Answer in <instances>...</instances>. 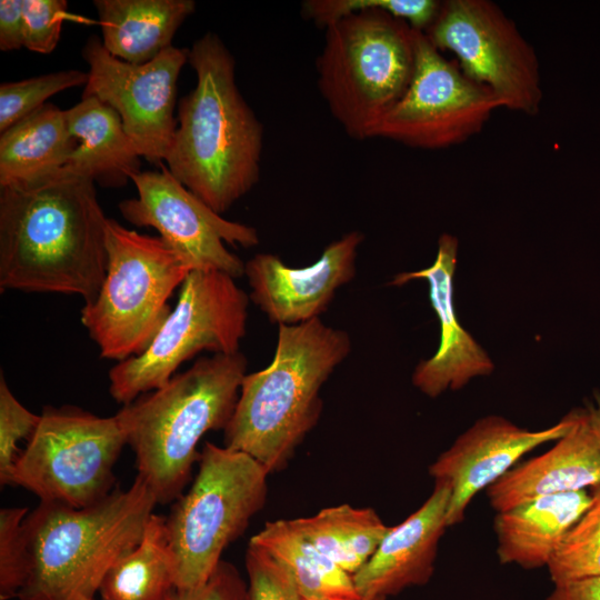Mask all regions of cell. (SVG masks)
I'll return each instance as SVG.
<instances>
[{
	"label": "cell",
	"instance_id": "44dd1931",
	"mask_svg": "<svg viewBox=\"0 0 600 600\" xmlns=\"http://www.w3.org/2000/svg\"><path fill=\"white\" fill-rule=\"evenodd\" d=\"M66 118L77 142L66 169L104 187L124 186L140 172V154L111 107L87 97L66 110Z\"/></svg>",
	"mask_w": 600,
	"mask_h": 600
},
{
	"label": "cell",
	"instance_id": "836d02e7",
	"mask_svg": "<svg viewBox=\"0 0 600 600\" xmlns=\"http://www.w3.org/2000/svg\"><path fill=\"white\" fill-rule=\"evenodd\" d=\"M23 47V0L0 1V50Z\"/></svg>",
	"mask_w": 600,
	"mask_h": 600
},
{
	"label": "cell",
	"instance_id": "4dcf8cb0",
	"mask_svg": "<svg viewBox=\"0 0 600 600\" xmlns=\"http://www.w3.org/2000/svg\"><path fill=\"white\" fill-rule=\"evenodd\" d=\"M244 564L249 600H302L291 573L267 550L249 542Z\"/></svg>",
	"mask_w": 600,
	"mask_h": 600
},
{
	"label": "cell",
	"instance_id": "ffe728a7",
	"mask_svg": "<svg viewBox=\"0 0 600 600\" xmlns=\"http://www.w3.org/2000/svg\"><path fill=\"white\" fill-rule=\"evenodd\" d=\"M591 502L586 490L540 497L497 512L493 529L500 563L548 566L567 532Z\"/></svg>",
	"mask_w": 600,
	"mask_h": 600
},
{
	"label": "cell",
	"instance_id": "6da1fadb",
	"mask_svg": "<svg viewBox=\"0 0 600 600\" xmlns=\"http://www.w3.org/2000/svg\"><path fill=\"white\" fill-rule=\"evenodd\" d=\"M107 217L94 181L64 167L0 187V289L93 301L108 268Z\"/></svg>",
	"mask_w": 600,
	"mask_h": 600
},
{
	"label": "cell",
	"instance_id": "4fadbf2b",
	"mask_svg": "<svg viewBox=\"0 0 600 600\" xmlns=\"http://www.w3.org/2000/svg\"><path fill=\"white\" fill-rule=\"evenodd\" d=\"M140 171L131 177L138 196L122 200L121 216L136 227H151L190 270H213L232 278L244 274V262L224 243L252 248L253 227L229 221L189 191L168 170Z\"/></svg>",
	"mask_w": 600,
	"mask_h": 600
},
{
	"label": "cell",
	"instance_id": "2e32d148",
	"mask_svg": "<svg viewBox=\"0 0 600 600\" xmlns=\"http://www.w3.org/2000/svg\"><path fill=\"white\" fill-rule=\"evenodd\" d=\"M363 238L350 231L329 243L316 262L301 268L287 266L276 254L258 253L244 264L250 300L278 326L320 318L338 289L354 278Z\"/></svg>",
	"mask_w": 600,
	"mask_h": 600
},
{
	"label": "cell",
	"instance_id": "8d00e7d4",
	"mask_svg": "<svg viewBox=\"0 0 600 600\" xmlns=\"http://www.w3.org/2000/svg\"><path fill=\"white\" fill-rule=\"evenodd\" d=\"M302 600H331V599H322V598H303ZM354 600H387L384 597H360Z\"/></svg>",
	"mask_w": 600,
	"mask_h": 600
},
{
	"label": "cell",
	"instance_id": "8992f818",
	"mask_svg": "<svg viewBox=\"0 0 600 600\" xmlns=\"http://www.w3.org/2000/svg\"><path fill=\"white\" fill-rule=\"evenodd\" d=\"M248 361L243 353L198 359L161 388L123 404L116 414L136 456L138 476L158 504L177 500L199 460L197 447L230 421Z\"/></svg>",
	"mask_w": 600,
	"mask_h": 600
},
{
	"label": "cell",
	"instance_id": "e575fe53",
	"mask_svg": "<svg viewBox=\"0 0 600 600\" xmlns=\"http://www.w3.org/2000/svg\"><path fill=\"white\" fill-rule=\"evenodd\" d=\"M544 600H600V577L554 584Z\"/></svg>",
	"mask_w": 600,
	"mask_h": 600
},
{
	"label": "cell",
	"instance_id": "d6a6232c",
	"mask_svg": "<svg viewBox=\"0 0 600 600\" xmlns=\"http://www.w3.org/2000/svg\"><path fill=\"white\" fill-rule=\"evenodd\" d=\"M167 600H249L248 583L232 563L221 560L206 582L174 589Z\"/></svg>",
	"mask_w": 600,
	"mask_h": 600
},
{
	"label": "cell",
	"instance_id": "e0dca14e",
	"mask_svg": "<svg viewBox=\"0 0 600 600\" xmlns=\"http://www.w3.org/2000/svg\"><path fill=\"white\" fill-rule=\"evenodd\" d=\"M458 239L440 236L433 263L424 269L401 272L391 286H403L423 279L429 286V299L440 323V341L436 353L417 364L413 386L429 398L447 390H460L476 377L490 374L494 364L486 350L459 323L454 307L453 279L458 260Z\"/></svg>",
	"mask_w": 600,
	"mask_h": 600
},
{
	"label": "cell",
	"instance_id": "277c9868",
	"mask_svg": "<svg viewBox=\"0 0 600 600\" xmlns=\"http://www.w3.org/2000/svg\"><path fill=\"white\" fill-rule=\"evenodd\" d=\"M351 347L348 332L320 318L278 326L272 361L242 380L223 446L249 454L269 474L283 470L318 423L321 388Z\"/></svg>",
	"mask_w": 600,
	"mask_h": 600
},
{
	"label": "cell",
	"instance_id": "9c48e42d",
	"mask_svg": "<svg viewBox=\"0 0 600 600\" xmlns=\"http://www.w3.org/2000/svg\"><path fill=\"white\" fill-rule=\"evenodd\" d=\"M249 296L231 276L190 271L178 301L148 349L117 362L109 371V392L121 404L164 386L177 369L201 351L239 352L247 333Z\"/></svg>",
	"mask_w": 600,
	"mask_h": 600
},
{
	"label": "cell",
	"instance_id": "1f68e13d",
	"mask_svg": "<svg viewBox=\"0 0 600 600\" xmlns=\"http://www.w3.org/2000/svg\"><path fill=\"white\" fill-rule=\"evenodd\" d=\"M66 0H23V48L37 53L52 52L67 18Z\"/></svg>",
	"mask_w": 600,
	"mask_h": 600
},
{
	"label": "cell",
	"instance_id": "d4e9b609",
	"mask_svg": "<svg viewBox=\"0 0 600 600\" xmlns=\"http://www.w3.org/2000/svg\"><path fill=\"white\" fill-rule=\"evenodd\" d=\"M176 589L166 518L153 513L140 543L108 570L101 600H167Z\"/></svg>",
	"mask_w": 600,
	"mask_h": 600
},
{
	"label": "cell",
	"instance_id": "8fae6325",
	"mask_svg": "<svg viewBox=\"0 0 600 600\" xmlns=\"http://www.w3.org/2000/svg\"><path fill=\"white\" fill-rule=\"evenodd\" d=\"M424 33L439 51L453 52L461 71L490 90L500 108L539 113L543 91L538 57L498 4L447 0Z\"/></svg>",
	"mask_w": 600,
	"mask_h": 600
},
{
	"label": "cell",
	"instance_id": "74e56055",
	"mask_svg": "<svg viewBox=\"0 0 600 600\" xmlns=\"http://www.w3.org/2000/svg\"><path fill=\"white\" fill-rule=\"evenodd\" d=\"M91 600H93V599H91Z\"/></svg>",
	"mask_w": 600,
	"mask_h": 600
},
{
	"label": "cell",
	"instance_id": "3957f363",
	"mask_svg": "<svg viewBox=\"0 0 600 600\" xmlns=\"http://www.w3.org/2000/svg\"><path fill=\"white\" fill-rule=\"evenodd\" d=\"M401 0H308L302 13L326 30L318 87L349 137L376 138L414 71V29Z\"/></svg>",
	"mask_w": 600,
	"mask_h": 600
},
{
	"label": "cell",
	"instance_id": "f546056e",
	"mask_svg": "<svg viewBox=\"0 0 600 600\" xmlns=\"http://www.w3.org/2000/svg\"><path fill=\"white\" fill-rule=\"evenodd\" d=\"M27 514L28 508L0 510V600L18 598L27 579L22 540V522Z\"/></svg>",
	"mask_w": 600,
	"mask_h": 600
},
{
	"label": "cell",
	"instance_id": "83f0119b",
	"mask_svg": "<svg viewBox=\"0 0 600 600\" xmlns=\"http://www.w3.org/2000/svg\"><path fill=\"white\" fill-rule=\"evenodd\" d=\"M88 78V72L69 69L1 83L0 132L46 104L50 97L66 89L86 86Z\"/></svg>",
	"mask_w": 600,
	"mask_h": 600
},
{
	"label": "cell",
	"instance_id": "ba28073f",
	"mask_svg": "<svg viewBox=\"0 0 600 600\" xmlns=\"http://www.w3.org/2000/svg\"><path fill=\"white\" fill-rule=\"evenodd\" d=\"M198 463L166 518L176 589L206 582L267 500L269 473L249 454L206 442Z\"/></svg>",
	"mask_w": 600,
	"mask_h": 600
},
{
	"label": "cell",
	"instance_id": "5bb4252c",
	"mask_svg": "<svg viewBox=\"0 0 600 600\" xmlns=\"http://www.w3.org/2000/svg\"><path fill=\"white\" fill-rule=\"evenodd\" d=\"M82 58L89 66L82 98L96 97L116 110L140 157L163 163L177 129V82L189 49L172 46L149 62L133 64L109 53L93 34Z\"/></svg>",
	"mask_w": 600,
	"mask_h": 600
},
{
	"label": "cell",
	"instance_id": "484cf974",
	"mask_svg": "<svg viewBox=\"0 0 600 600\" xmlns=\"http://www.w3.org/2000/svg\"><path fill=\"white\" fill-rule=\"evenodd\" d=\"M303 534L347 573H357L389 531L372 508L343 503L297 518Z\"/></svg>",
	"mask_w": 600,
	"mask_h": 600
},
{
	"label": "cell",
	"instance_id": "cb8c5ba5",
	"mask_svg": "<svg viewBox=\"0 0 600 600\" xmlns=\"http://www.w3.org/2000/svg\"><path fill=\"white\" fill-rule=\"evenodd\" d=\"M249 542L267 550L288 569L303 598H360L352 576L324 556L303 534L296 519L268 521Z\"/></svg>",
	"mask_w": 600,
	"mask_h": 600
},
{
	"label": "cell",
	"instance_id": "603a6c76",
	"mask_svg": "<svg viewBox=\"0 0 600 600\" xmlns=\"http://www.w3.org/2000/svg\"><path fill=\"white\" fill-rule=\"evenodd\" d=\"M77 147L66 110L46 103L0 136V187L22 184L61 170Z\"/></svg>",
	"mask_w": 600,
	"mask_h": 600
},
{
	"label": "cell",
	"instance_id": "7a4b0ae2",
	"mask_svg": "<svg viewBox=\"0 0 600 600\" xmlns=\"http://www.w3.org/2000/svg\"><path fill=\"white\" fill-rule=\"evenodd\" d=\"M196 87L178 106L166 157L170 173L221 214L259 180L263 127L240 93L236 61L214 32L189 49Z\"/></svg>",
	"mask_w": 600,
	"mask_h": 600
},
{
	"label": "cell",
	"instance_id": "30bf717a",
	"mask_svg": "<svg viewBox=\"0 0 600 600\" xmlns=\"http://www.w3.org/2000/svg\"><path fill=\"white\" fill-rule=\"evenodd\" d=\"M127 444L114 414L99 417L77 407L43 408L40 424L11 478L40 501L90 507L112 492L113 467Z\"/></svg>",
	"mask_w": 600,
	"mask_h": 600
},
{
	"label": "cell",
	"instance_id": "d590c367",
	"mask_svg": "<svg viewBox=\"0 0 600 600\" xmlns=\"http://www.w3.org/2000/svg\"><path fill=\"white\" fill-rule=\"evenodd\" d=\"M589 424L600 447V393H596L593 400L584 408Z\"/></svg>",
	"mask_w": 600,
	"mask_h": 600
},
{
	"label": "cell",
	"instance_id": "4316f807",
	"mask_svg": "<svg viewBox=\"0 0 600 600\" xmlns=\"http://www.w3.org/2000/svg\"><path fill=\"white\" fill-rule=\"evenodd\" d=\"M553 584L600 577V486L547 566Z\"/></svg>",
	"mask_w": 600,
	"mask_h": 600
},
{
	"label": "cell",
	"instance_id": "ac0fdd59",
	"mask_svg": "<svg viewBox=\"0 0 600 600\" xmlns=\"http://www.w3.org/2000/svg\"><path fill=\"white\" fill-rule=\"evenodd\" d=\"M450 490L434 483L421 507L390 527L367 563L352 576L360 597L396 596L427 584L433 576L438 546L447 526Z\"/></svg>",
	"mask_w": 600,
	"mask_h": 600
},
{
	"label": "cell",
	"instance_id": "7c38bea8",
	"mask_svg": "<svg viewBox=\"0 0 600 600\" xmlns=\"http://www.w3.org/2000/svg\"><path fill=\"white\" fill-rule=\"evenodd\" d=\"M414 54L411 82L382 119L376 137L437 150L478 134L500 108L491 91L443 58L423 31L414 30Z\"/></svg>",
	"mask_w": 600,
	"mask_h": 600
},
{
	"label": "cell",
	"instance_id": "f1b7e54d",
	"mask_svg": "<svg viewBox=\"0 0 600 600\" xmlns=\"http://www.w3.org/2000/svg\"><path fill=\"white\" fill-rule=\"evenodd\" d=\"M41 420L23 407L11 392L4 377H0V483L11 486V478L23 450L21 441L27 444L34 436Z\"/></svg>",
	"mask_w": 600,
	"mask_h": 600
},
{
	"label": "cell",
	"instance_id": "5b68a950",
	"mask_svg": "<svg viewBox=\"0 0 600 600\" xmlns=\"http://www.w3.org/2000/svg\"><path fill=\"white\" fill-rule=\"evenodd\" d=\"M157 504L140 476L87 508L40 501L22 522L27 579L18 599H93L108 570L140 543Z\"/></svg>",
	"mask_w": 600,
	"mask_h": 600
},
{
	"label": "cell",
	"instance_id": "7402d4cb",
	"mask_svg": "<svg viewBox=\"0 0 600 600\" xmlns=\"http://www.w3.org/2000/svg\"><path fill=\"white\" fill-rule=\"evenodd\" d=\"M102 44L126 62L142 64L172 47L183 21L194 12L193 0H94Z\"/></svg>",
	"mask_w": 600,
	"mask_h": 600
},
{
	"label": "cell",
	"instance_id": "d6986e66",
	"mask_svg": "<svg viewBox=\"0 0 600 600\" xmlns=\"http://www.w3.org/2000/svg\"><path fill=\"white\" fill-rule=\"evenodd\" d=\"M544 453L514 466L487 489L490 506L504 511L533 499L600 486V447L584 409Z\"/></svg>",
	"mask_w": 600,
	"mask_h": 600
},
{
	"label": "cell",
	"instance_id": "52a82bcc",
	"mask_svg": "<svg viewBox=\"0 0 600 600\" xmlns=\"http://www.w3.org/2000/svg\"><path fill=\"white\" fill-rule=\"evenodd\" d=\"M108 268L81 323L100 356L118 362L143 353L171 313L170 299L190 270L160 238L108 218Z\"/></svg>",
	"mask_w": 600,
	"mask_h": 600
},
{
	"label": "cell",
	"instance_id": "9a60e30c",
	"mask_svg": "<svg viewBox=\"0 0 600 600\" xmlns=\"http://www.w3.org/2000/svg\"><path fill=\"white\" fill-rule=\"evenodd\" d=\"M571 414L549 428L531 431L497 416L478 419L429 467L434 483L450 490L447 526L462 522L474 496L488 489L528 452L561 438Z\"/></svg>",
	"mask_w": 600,
	"mask_h": 600
}]
</instances>
